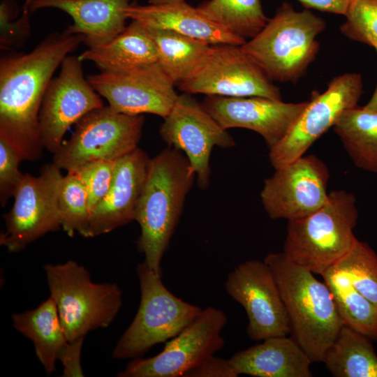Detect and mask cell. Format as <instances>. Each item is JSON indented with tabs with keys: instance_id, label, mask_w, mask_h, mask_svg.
Segmentation results:
<instances>
[{
	"instance_id": "6da1fadb",
	"label": "cell",
	"mask_w": 377,
	"mask_h": 377,
	"mask_svg": "<svg viewBox=\"0 0 377 377\" xmlns=\"http://www.w3.org/2000/svg\"><path fill=\"white\" fill-rule=\"evenodd\" d=\"M84 38L67 28L48 35L32 50L0 59V140L22 161H36L44 147L39 113L46 89L63 60Z\"/></svg>"
},
{
	"instance_id": "7a4b0ae2",
	"label": "cell",
	"mask_w": 377,
	"mask_h": 377,
	"mask_svg": "<svg viewBox=\"0 0 377 377\" xmlns=\"http://www.w3.org/2000/svg\"><path fill=\"white\" fill-rule=\"evenodd\" d=\"M195 178L187 157L180 150L168 147L150 158L135 221L140 228L138 249L156 273L162 274L163 256Z\"/></svg>"
},
{
	"instance_id": "3957f363",
	"label": "cell",
	"mask_w": 377,
	"mask_h": 377,
	"mask_svg": "<svg viewBox=\"0 0 377 377\" xmlns=\"http://www.w3.org/2000/svg\"><path fill=\"white\" fill-rule=\"evenodd\" d=\"M264 261L279 286L293 339L312 362H323L344 325L330 288L313 272L288 260L283 252L269 253Z\"/></svg>"
},
{
	"instance_id": "277c9868",
	"label": "cell",
	"mask_w": 377,
	"mask_h": 377,
	"mask_svg": "<svg viewBox=\"0 0 377 377\" xmlns=\"http://www.w3.org/2000/svg\"><path fill=\"white\" fill-rule=\"evenodd\" d=\"M325 27L324 19L309 9L297 11L284 1L241 47L273 82L295 83L318 54L316 38Z\"/></svg>"
},
{
	"instance_id": "5b68a950",
	"label": "cell",
	"mask_w": 377,
	"mask_h": 377,
	"mask_svg": "<svg viewBox=\"0 0 377 377\" xmlns=\"http://www.w3.org/2000/svg\"><path fill=\"white\" fill-rule=\"evenodd\" d=\"M357 219L354 195L345 190L332 191L318 209L288 221L283 253L292 263L321 275L354 245Z\"/></svg>"
},
{
	"instance_id": "8992f818",
	"label": "cell",
	"mask_w": 377,
	"mask_h": 377,
	"mask_svg": "<svg viewBox=\"0 0 377 377\" xmlns=\"http://www.w3.org/2000/svg\"><path fill=\"white\" fill-rule=\"evenodd\" d=\"M44 269L50 297L69 342L108 327L114 320L122 304L117 284L93 282L88 270L73 260L47 264Z\"/></svg>"
},
{
	"instance_id": "52a82bcc",
	"label": "cell",
	"mask_w": 377,
	"mask_h": 377,
	"mask_svg": "<svg viewBox=\"0 0 377 377\" xmlns=\"http://www.w3.org/2000/svg\"><path fill=\"white\" fill-rule=\"evenodd\" d=\"M137 274L140 306L112 351L115 359L142 357L155 345L178 335L202 311L172 293L163 284L162 274L151 269L145 261L138 265Z\"/></svg>"
},
{
	"instance_id": "ba28073f",
	"label": "cell",
	"mask_w": 377,
	"mask_h": 377,
	"mask_svg": "<svg viewBox=\"0 0 377 377\" xmlns=\"http://www.w3.org/2000/svg\"><path fill=\"white\" fill-rule=\"evenodd\" d=\"M144 122L142 114L119 113L109 105L96 108L75 124L52 163L68 172L91 162L114 161L138 147Z\"/></svg>"
},
{
	"instance_id": "9c48e42d",
	"label": "cell",
	"mask_w": 377,
	"mask_h": 377,
	"mask_svg": "<svg viewBox=\"0 0 377 377\" xmlns=\"http://www.w3.org/2000/svg\"><path fill=\"white\" fill-rule=\"evenodd\" d=\"M362 93V76L356 73L339 75L330 81L323 92L313 91L311 100L285 137L269 149L273 168H279L304 155L335 125L345 110L357 105Z\"/></svg>"
},
{
	"instance_id": "30bf717a",
	"label": "cell",
	"mask_w": 377,
	"mask_h": 377,
	"mask_svg": "<svg viewBox=\"0 0 377 377\" xmlns=\"http://www.w3.org/2000/svg\"><path fill=\"white\" fill-rule=\"evenodd\" d=\"M228 322L224 311L207 306L157 355L131 360L119 377H179L221 350V332Z\"/></svg>"
},
{
	"instance_id": "8fae6325",
	"label": "cell",
	"mask_w": 377,
	"mask_h": 377,
	"mask_svg": "<svg viewBox=\"0 0 377 377\" xmlns=\"http://www.w3.org/2000/svg\"><path fill=\"white\" fill-rule=\"evenodd\" d=\"M177 86L182 91L191 94L281 100L279 88L241 45H211L196 70Z\"/></svg>"
},
{
	"instance_id": "7c38bea8",
	"label": "cell",
	"mask_w": 377,
	"mask_h": 377,
	"mask_svg": "<svg viewBox=\"0 0 377 377\" xmlns=\"http://www.w3.org/2000/svg\"><path fill=\"white\" fill-rule=\"evenodd\" d=\"M54 163L44 165L38 176L24 174L10 212L0 244L15 253L46 233L61 228L57 194L62 178Z\"/></svg>"
},
{
	"instance_id": "4fadbf2b",
	"label": "cell",
	"mask_w": 377,
	"mask_h": 377,
	"mask_svg": "<svg viewBox=\"0 0 377 377\" xmlns=\"http://www.w3.org/2000/svg\"><path fill=\"white\" fill-rule=\"evenodd\" d=\"M168 147L182 151L195 174L198 186L206 189L210 181V156L214 146L234 147L233 138L191 94L178 97L159 129Z\"/></svg>"
},
{
	"instance_id": "5bb4252c",
	"label": "cell",
	"mask_w": 377,
	"mask_h": 377,
	"mask_svg": "<svg viewBox=\"0 0 377 377\" xmlns=\"http://www.w3.org/2000/svg\"><path fill=\"white\" fill-rule=\"evenodd\" d=\"M329 179V169L321 159L303 155L265 179L261 202L272 219L306 217L326 202Z\"/></svg>"
},
{
	"instance_id": "9a60e30c",
	"label": "cell",
	"mask_w": 377,
	"mask_h": 377,
	"mask_svg": "<svg viewBox=\"0 0 377 377\" xmlns=\"http://www.w3.org/2000/svg\"><path fill=\"white\" fill-rule=\"evenodd\" d=\"M79 56L68 55L59 75L46 89L39 113V129L44 147L54 154L68 129L89 112L103 107L101 96L84 76Z\"/></svg>"
},
{
	"instance_id": "2e32d148",
	"label": "cell",
	"mask_w": 377,
	"mask_h": 377,
	"mask_svg": "<svg viewBox=\"0 0 377 377\" xmlns=\"http://www.w3.org/2000/svg\"><path fill=\"white\" fill-rule=\"evenodd\" d=\"M226 293L245 310L247 334L255 341L290 332L286 309L276 279L265 262L238 264L225 282Z\"/></svg>"
},
{
	"instance_id": "e0dca14e",
	"label": "cell",
	"mask_w": 377,
	"mask_h": 377,
	"mask_svg": "<svg viewBox=\"0 0 377 377\" xmlns=\"http://www.w3.org/2000/svg\"><path fill=\"white\" fill-rule=\"evenodd\" d=\"M87 78L113 110L130 115L149 113L164 119L179 95L158 62L127 72L101 71Z\"/></svg>"
},
{
	"instance_id": "ac0fdd59",
	"label": "cell",
	"mask_w": 377,
	"mask_h": 377,
	"mask_svg": "<svg viewBox=\"0 0 377 377\" xmlns=\"http://www.w3.org/2000/svg\"><path fill=\"white\" fill-rule=\"evenodd\" d=\"M307 102L285 103L262 96H207L201 103L224 129L255 131L270 149L285 137Z\"/></svg>"
},
{
	"instance_id": "d6986e66",
	"label": "cell",
	"mask_w": 377,
	"mask_h": 377,
	"mask_svg": "<svg viewBox=\"0 0 377 377\" xmlns=\"http://www.w3.org/2000/svg\"><path fill=\"white\" fill-rule=\"evenodd\" d=\"M149 161L139 147L114 161L110 187L91 213L87 237L108 233L135 220Z\"/></svg>"
},
{
	"instance_id": "ffe728a7",
	"label": "cell",
	"mask_w": 377,
	"mask_h": 377,
	"mask_svg": "<svg viewBox=\"0 0 377 377\" xmlns=\"http://www.w3.org/2000/svg\"><path fill=\"white\" fill-rule=\"evenodd\" d=\"M125 12L128 19L145 26L171 30L209 45H242L246 41L209 20L185 1L163 4L131 3Z\"/></svg>"
},
{
	"instance_id": "44dd1931",
	"label": "cell",
	"mask_w": 377,
	"mask_h": 377,
	"mask_svg": "<svg viewBox=\"0 0 377 377\" xmlns=\"http://www.w3.org/2000/svg\"><path fill=\"white\" fill-rule=\"evenodd\" d=\"M31 12L55 8L69 15L73 24L67 29L82 34L88 47L104 43L126 27V9L131 0H26Z\"/></svg>"
},
{
	"instance_id": "7402d4cb",
	"label": "cell",
	"mask_w": 377,
	"mask_h": 377,
	"mask_svg": "<svg viewBox=\"0 0 377 377\" xmlns=\"http://www.w3.org/2000/svg\"><path fill=\"white\" fill-rule=\"evenodd\" d=\"M230 363L238 375L255 377H311V359L286 336L272 337L235 353Z\"/></svg>"
},
{
	"instance_id": "603a6c76",
	"label": "cell",
	"mask_w": 377,
	"mask_h": 377,
	"mask_svg": "<svg viewBox=\"0 0 377 377\" xmlns=\"http://www.w3.org/2000/svg\"><path fill=\"white\" fill-rule=\"evenodd\" d=\"M93 62L101 71L122 73L158 62L154 42L147 27L132 20L111 40L87 49L79 55Z\"/></svg>"
},
{
	"instance_id": "cb8c5ba5",
	"label": "cell",
	"mask_w": 377,
	"mask_h": 377,
	"mask_svg": "<svg viewBox=\"0 0 377 377\" xmlns=\"http://www.w3.org/2000/svg\"><path fill=\"white\" fill-rule=\"evenodd\" d=\"M12 321L16 330L32 341L45 373L51 374L69 342L54 300L50 297L32 310L13 313Z\"/></svg>"
},
{
	"instance_id": "d4e9b609",
	"label": "cell",
	"mask_w": 377,
	"mask_h": 377,
	"mask_svg": "<svg viewBox=\"0 0 377 377\" xmlns=\"http://www.w3.org/2000/svg\"><path fill=\"white\" fill-rule=\"evenodd\" d=\"M370 339L344 324L323 362L335 377H377V355Z\"/></svg>"
},
{
	"instance_id": "484cf974",
	"label": "cell",
	"mask_w": 377,
	"mask_h": 377,
	"mask_svg": "<svg viewBox=\"0 0 377 377\" xmlns=\"http://www.w3.org/2000/svg\"><path fill=\"white\" fill-rule=\"evenodd\" d=\"M333 128L355 165L377 174V113L357 105L345 110Z\"/></svg>"
},
{
	"instance_id": "4316f807",
	"label": "cell",
	"mask_w": 377,
	"mask_h": 377,
	"mask_svg": "<svg viewBox=\"0 0 377 377\" xmlns=\"http://www.w3.org/2000/svg\"><path fill=\"white\" fill-rule=\"evenodd\" d=\"M321 276L344 324L371 339H377V306L354 287L347 273L337 263Z\"/></svg>"
},
{
	"instance_id": "83f0119b",
	"label": "cell",
	"mask_w": 377,
	"mask_h": 377,
	"mask_svg": "<svg viewBox=\"0 0 377 377\" xmlns=\"http://www.w3.org/2000/svg\"><path fill=\"white\" fill-rule=\"evenodd\" d=\"M145 27L156 45L158 63L175 85L190 77L209 51L211 45L206 43L171 30Z\"/></svg>"
},
{
	"instance_id": "f1b7e54d",
	"label": "cell",
	"mask_w": 377,
	"mask_h": 377,
	"mask_svg": "<svg viewBox=\"0 0 377 377\" xmlns=\"http://www.w3.org/2000/svg\"><path fill=\"white\" fill-rule=\"evenodd\" d=\"M196 8L209 20L246 40L256 36L269 20L260 0H208Z\"/></svg>"
},
{
	"instance_id": "f546056e",
	"label": "cell",
	"mask_w": 377,
	"mask_h": 377,
	"mask_svg": "<svg viewBox=\"0 0 377 377\" xmlns=\"http://www.w3.org/2000/svg\"><path fill=\"white\" fill-rule=\"evenodd\" d=\"M57 205L61 228L70 237L77 232L87 237L91 215L88 194L75 174L67 172L62 177L59 186Z\"/></svg>"
},
{
	"instance_id": "4dcf8cb0",
	"label": "cell",
	"mask_w": 377,
	"mask_h": 377,
	"mask_svg": "<svg viewBox=\"0 0 377 377\" xmlns=\"http://www.w3.org/2000/svg\"><path fill=\"white\" fill-rule=\"evenodd\" d=\"M337 263L347 273L354 287L377 306V254L371 247L357 239Z\"/></svg>"
},
{
	"instance_id": "1f68e13d",
	"label": "cell",
	"mask_w": 377,
	"mask_h": 377,
	"mask_svg": "<svg viewBox=\"0 0 377 377\" xmlns=\"http://www.w3.org/2000/svg\"><path fill=\"white\" fill-rule=\"evenodd\" d=\"M340 32L377 49V0H350Z\"/></svg>"
},
{
	"instance_id": "d6a6232c",
	"label": "cell",
	"mask_w": 377,
	"mask_h": 377,
	"mask_svg": "<svg viewBox=\"0 0 377 377\" xmlns=\"http://www.w3.org/2000/svg\"><path fill=\"white\" fill-rule=\"evenodd\" d=\"M28 3L25 2L21 16L16 19L19 9L14 0H2L0 6L1 49L20 45L29 36L31 26L29 20Z\"/></svg>"
},
{
	"instance_id": "836d02e7",
	"label": "cell",
	"mask_w": 377,
	"mask_h": 377,
	"mask_svg": "<svg viewBox=\"0 0 377 377\" xmlns=\"http://www.w3.org/2000/svg\"><path fill=\"white\" fill-rule=\"evenodd\" d=\"M114 161H99L87 163L68 172L75 174L84 184L89 198L90 212L108 193L114 174ZM91 216V215H90Z\"/></svg>"
},
{
	"instance_id": "e575fe53",
	"label": "cell",
	"mask_w": 377,
	"mask_h": 377,
	"mask_svg": "<svg viewBox=\"0 0 377 377\" xmlns=\"http://www.w3.org/2000/svg\"><path fill=\"white\" fill-rule=\"evenodd\" d=\"M20 156L6 142L0 140V202L4 207L13 197L23 178Z\"/></svg>"
},
{
	"instance_id": "d590c367",
	"label": "cell",
	"mask_w": 377,
	"mask_h": 377,
	"mask_svg": "<svg viewBox=\"0 0 377 377\" xmlns=\"http://www.w3.org/2000/svg\"><path fill=\"white\" fill-rule=\"evenodd\" d=\"M238 376L229 359L221 358L214 355L188 371L183 377H237Z\"/></svg>"
},
{
	"instance_id": "8d00e7d4",
	"label": "cell",
	"mask_w": 377,
	"mask_h": 377,
	"mask_svg": "<svg viewBox=\"0 0 377 377\" xmlns=\"http://www.w3.org/2000/svg\"><path fill=\"white\" fill-rule=\"evenodd\" d=\"M84 337L68 342L61 353L59 360L63 366V376L66 377L83 376L81 366V350Z\"/></svg>"
},
{
	"instance_id": "74e56055",
	"label": "cell",
	"mask_w": 377,
	"mask_h": 377,
	"mask_svg": "<svg viewBox=\"0 0 377 377\" xmlns=\"http://www.w3.org/2000/svg\"><path fill=\"white\" fill-rule=\"evenodd\" d=\"M306 9L344 15L350 0H297Z\"/></svg>"
},
{
	"instance_id": "f35d334b",
	"label": "cell",
	"mask_w": 377,
	"mask_h": 377,
	"mask_svg": "<svg viewBox=\"0 0 377 377\" xmlns=\"http://www.w3.org/2000/svg\"><path fill=\"white\" fill-rule=\"evenodd\" d=\"M363 107L368 110L377 113V85L371 98Z\"/></svg>"
},
{
	"instance_id": "ab89813d",
	"label": "cell",
	"mask_w": 377,
	"mask_h": 377,
	"mask_svg": "<svg viewBox=\"0 0 377 377\" xmlns=\"http://www.w3.org/2000/svg\"><path fill=\"white\" fill-rule=\"evenodd\" d=\"M184 0H148V3L150 4H163L181 2Z\"/></svg>"
},
{
	"instance_id": "60d3db41",
	"label": "cell",
	"mask_w": 377,
	"mask_h": 377,
	"mask_svg": "<svg viewBox=\"0 0 377 377\" xmlns=\"http://www.w3.org/2000/svg\"><path fill=\"white\" fill-rule=\"evenodd\" d=\"M376 52H377V49H376Z\"/></svg>"
}]
</instances>
